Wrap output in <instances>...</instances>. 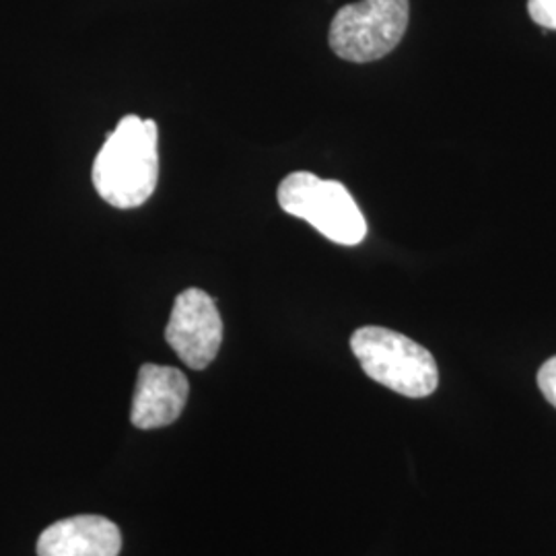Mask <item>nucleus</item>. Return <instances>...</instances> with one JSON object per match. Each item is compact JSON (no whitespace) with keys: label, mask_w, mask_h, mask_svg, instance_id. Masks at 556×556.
Instances as JSON below:
<instances>
[{"label":"nucleus","mask_w":556,"mask_h":556,"mask_svg":"<svg viewBox=\"0 0 556 556\" xmlns=\"http://www.w3.org/2000/svg\"><path fill=\"white\" fill-rule=\"evenodd\" d=\"M160 130L155 119L124 116L105 137L96 163L93 186L116 208H137L153 197L160 181Z\"/></svg>","instance_id":"nucleus-1"},{"label":"nucleus","mask_w":556,"mask_h":556,"mask_svg":"<svg viewBox=\"0 0 556 556\" xmlns=\"http://www.w3.org/2000/svg\"><path fill=\"white\" fill-rule=\"evenodd\" d=\"M351 349L363 371L406 397H427L438 390L439 369L433 355L400 332L363 326L351 337Z\"/></svg>","instance_id":"nucleus-2"},{"label":"nucleus","mask_w":556,"mask_h":556,"mask_svg":"<svg viewBox=\"0 0 556 556\" xmlns=\"http://www.w3.org/2000/svg\"><path fill=\"white\" fill-rule=\"evenodd\" d=\"M277 199L287 215L309 223L334 243L357 245L367 236V220L340 181L295 172L280 181Z\"/></svg>","instance_id":"nucleus-3"},{"label":"nucleus","mask_w":556,"mask_h":556,"mask_svg":"<svg viewBox=\"0 0 556 556\" xmlns=\"http://www.w3.org/2000/svg\"><path fill=\"white\" fill-rule=\"evenodd\" d=\"M410 20L408 0H361L344 4L330 25L328 41L338 59L376 62L404 38Z\"/></svg>","instance_id":"nucleus-4"},{"label":"nucleus","mask_w":556,"mask_h":556,"mask_svg":"<svg viewBox=\"0 0 556 556\" xmlns=\"http://www.w3.org/2000/svg\"><path fill=\"white\" fill-rule=\"evenodd\" d=\"M165 340L190 369H206L219 353L223 319L215 299L190 287L179 293L165 328Z\"/></svg>","instance_id":"nucleus-5"},{"label":"nucleus","mask_w":556,"mask_h":556,"mask_svg":"<svg viewBox=\"0 0 556 556\" xmlns=\"http://www.w3.org/2000/svg\"><path fill=\"white\" fill-rule=\"evenodd\" d=\"M188 396L190 383L179 369L144 363L137 378L130 422L140 431L167 427L184 413Z\"/></svg>","instance_id":"nucleus-6"},{"label":"nucleus","mask_w":556,"mask_h":556,"mask_svg":"<svg viewBox=\"0 0 556 556\" xmlns=\"http://www.w3.org/2000/svg\"><path fill=\"white\" fill-rule=\"evenodd\" d=\"M118 526L101 516L66 517L38 538V556H118Z\"/></svg>","instance_id":"nucleus-7"},{"label":"nucleus","mask_w":556,"mask_h":556,"mask_svg":"<svg viewBox=\"0 0 556 556\" xmlns=\"http://www.w3.org/2000/svg\"><path fill=\"white\" fill-rule=\"evenodd\" d=\"M530 17L546 31L556 29V0H528Z\"/></svg>","instance_id":"nucleus-8"},{"label":"nucleus","mask_w":556,"mask_h":556,"mask_svg":"<svg viewBox=\"0 0 556 556\" xmlns=\"http://www.w3.org/2000/svg\"><path fill=\"white\" fill-rule=\"evenodd\" d=\"M538 386L544 397L556 408V357L548 358L538 371Z\"/></svg>","instance_id":"nucleus-9"}]
</instances>
